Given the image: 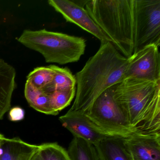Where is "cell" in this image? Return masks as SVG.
Wrapping results in <instances>:
<instances>
[{
    "label": "cell",
    "mask_w": 160,
    "mask_h": 160,
    "mask_svg": "<svg viewBox=\"0 0 160 160\" xmlns=\"http://www.w3.org/2000/svg\"><path fill=\"white\" fill-rule=\"evenodd\" d=\"M16 75L15 68L0 58V120L11 108L13 93L16 86Z\"/></svg>",
    "instance_id": "12"
},
{
    "label": "cell",
    "mask_w": 160,
    "mask_h": 160,
    "mask_svg": "<svg viewBox=\"0 0 160 160\" xmlns=\"http://www.w3.org/2000/svg\"><path fill=\"white\" fill-rule=\"evenodd\" d=\"M67 152L70 160H100L94 145L78 138L74 137Z\"/></svg>",
    "instance_id": "16"
},
{
    "label": "cell",
    "mask_w": 160,
    "mask_h": 160,
    "mask_svg": "<svg viewBox=\"0 0 160 160\" xmlns=\"http://www.w3.org/2000/svg\"><path fill=\"white\" fill-rule=\"evenodd\" d=\"M4 137V136H3V135L0 133V144H1V142L2 140V138Z\"/></svg>",
    "instance_id": "21"
},
{
    "label": "cell",
    "mask_w": 160,
    "mask_h": 160,
    "mask_svg": "<svg viewBox=\"0 0 160 160\" xmlns=\"http://www.w3.org/2000/svg\"><path fill=\"white\" fill-rule=\"evenodd\" d=\"M40 145L29 144L18 138L4 137L0 144V160H32Z\"/></svg>",
    "instance_id": "11"
},
{
    "label": "cell",
    "mask_w": 160,
    "mask_h": 160,
    "mask_svg": "<svg viewBox=\"0 0 160 160\" xmlns=\"http://www.w3.org/2000/svg\"><path fill=\"white\" fill-rule=\"evenodd\" d=\"M113 97L138 134H160V83L125 78L113 86Z\"/></svg>",
    "instance_id": "2"
},
{
    "label": "cell",
    "mask_w": 160,
    "mask_h": 160,
    "mask_svg": "<svg viewBox=\"0 0 160 160\" xmlns=\"http://www.w3.org/2000/svg\"><path fill=\"white\" fill-rule=\"evenodd\" d=\"M124 79L134 78L160 83V55L154 45L145 47L129 57Z\"/></svg>",
    "instance_id": "7"
},
{
    "label": "cell",
    "mask_w": 160,
    "mask_h": 160,
    "mask_svg": "<svg viewBox=\"0 0 160 160\" xmlns=\"http://www.w3.org/2000/svg\"><path fill=\"white\" fill-rule=\"evenodd\" d=\"M124 138L109 137L94 145L100 160H134L124 143Z\"/></svg>",
    "instance_id": "13"
},
{
    "label": "cell",
    "mask_w": 160,
    "mask_h": 160,
    "mask_svg": "<svg viewBox=\"0 0 160 160\" xmlns=\"http://www.w3.org/2000/svg\"><path fill=\"white\" fill-rule=\"evenodd\" d=\"M123 140L134 160H160V134L135 133Z\"/></svg>",
    "instance_id": "10"
},
{
    "label": "cell",
    "mask_w": 160,
    "mask_h": 160,
    "mask_svg": "<svg viewBox=\"0 0 160 160\" xmlns=\"http://www.w3.org/2000/svg\"><path fill=\"white\" fill-rule=\"evenodd\" d=\"M48 2L57 12L62 15L67 22L73 23L94 35L101 43L110 42L114 46L112 40L92 20L84 8L69 0H49Z\"/></svg>",
    "instance_id": "8"
},
{
    "label": "cell",
    "mask_w": 160,
    "mask_h": 160,
    "mask_svg": "<svg viewBox=\"0 0 160 160\" xmlns=\"http://www.w3.org/2000/svg\"><path fill=\"white\" fill-rule=\"evenodd\" d=\"M85 7L116 49L131 57L136 37L135 0H89Z\"/></svg>",
    "instance_id": "3"
},
{
    "label": "cell",
    "mask_w": 160,
    "mask_h": 160,
    "mask_svg": "<svg viewBox=\"0 0 160 160\" xmlns=\"http://www.w3.org/2000/svg\"><path fill=\"white\" fill-rule=\"evenodd\" d=\"M137 28L133 54L145 47L160 45V0H135Z\"/></svg>",
    "instance_id": "6"
},
{
    "label": "cell",
    "mask_w": 160,
    "mask_h": 160,
    "mask_svg": "<svg viewBox=\"0 0 160 160\" xmlns=\"http://www.w3.org/2000/svg\"><path fill=\"white\" fill-rule=\"evenodd\" d=\"M54 72L52 81L42 91L50 96L56 91L68 89L75 88L76 80L70 70L67 68H60L56 65H51Z\"/></svg>",
    "instance_id": "15"
},
{
    "label": "cell",
    "mask_w": 160,
    "mask_h": 160,
    "mask_svg": "<svg viewBox=\"0 0 160 160\" xmlns=\"http://www.w3.org/2000/svg\"><path fill=\"white\" fill-rule=\"evenodd\" d=\"M76 95V88L56 91L50 95L54 110L58 114L60 111L70 105Z\"/></svg>",
    "instance_id": "19"
},
{
    "label": "cell",
    "mask_w": 160,
    "mask_h": 160,
    "mask_svg": "<svg viewBox=\"0 0 160 160\" xmlns=\"http://www.w3.org/2000/svg\"><path fill=\"white\" fill-rule=\"evenodd\" d=\"M59 119L62 126L74 137L84 139L94 146L104 138L113 136L96 126L83 114L67 112Z\"/></svg>",
    "instance_id": "9"
},
{
    "label": "cell",
    "mask_w": 160,
    "mask_h": 160,
    "mask_svg": "<svg viewBox=\"0 0 160 160\" xmlns=\"http://www.w3.org/2000/svg\"><path fill=\"white\" fill-rule=\"evenodd\" d=\"M18 41L42 54L48 63L62 65L78 61L86 47V40L82 37L46 29L25 30Z\"/></svg>",
    "instance_id": "4"
},
{
    "label": "cell",
    "mask_w": 160,
    "mask_h": 160,
    "mask_svg": "<svg viewBox=\"0 0 160 160\" xmlns=\"http://www.w3.org/2000/svg\"><path fill=\"white\" fill-rule=\"evenodd\" d=\"M25 95L29 104L37 111L47 115H58L52 107L50 96L27 82L25 85Z\"/></svg>",
    "instance_id": "14"
},
{
    "label": "cell",
    "mask_w": 160,
    "mask_h": 160,
    "mask_svg": "<svg viewBox=\"0 0 160 160\" xmlns=\"http://www.w3.org/2000/svg\"><path fill=\"white\" fill-rule=\"evenodd\" d=\"M129 58L110 42L102 43L83 69L77 73L75 99L68 113L86 115L97 97L124 79Z\"/></svg>",
    "instance_id": "1"
},
{
    "label": "cell",
    "mask_w": 160,
    "mask_h": 160,
    "mask_svg": "<svg viewBox=\"0 0 160 160\" xmlns=\"http://www.w3.org/2000/svg\"><path fill=\"white\" fill-rule=\"evenodd\" d=\"M25 115V111L23 108L19 107H15L10 109L9 118L12 121H19L24 118Z\"/></svg>",
    "instance_id": "20"
},
{
    "label": "cell",
    "mask_w": 160,
    "mask_h": 160,
    "mask_svg": "<svg viewBox=\"0 0 160 160\" xmlns=\"http://www.w3.org/2000/svg\"><path fill=\"white\" fill-rule=\"evenodd\" d=\"M54 75V72L51 65L37 67L29 74L27 82L36 88L41 89L52 81Z\"/></svg>",
    "instance_id": "18"
},
{
    "label": "cell",
    "mask_w": 160,
    "mask_h": 160,
    "mask_svg": "<svg viewBox=\"0 0 160 160\" xmlns=\"http://www.w3.org/2000/svg\"><path fill=\"white\" fill-rule=\"evenodd\" d=\"M86 116L96 126L113 136L127 138L137 133L113 97V87L101 93Z\"/></svg>",
    "instance_id": "5"
},
{
    "label": "cell",
    "mask_w": 160,
    "mask_h": 160,
    "mask_svg": "<svg viewBox=\"0 0 160 160\" xmlns=\"http://www.w3.org/2000/svg\"><path fill=\"white\" fill-rule=\"evenodd\" d=\"M32 160H70L67 151L57 143H46L40 148Z\"/></svg>",
    "instance_id": "17"
}]
</instances>
